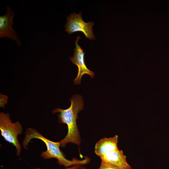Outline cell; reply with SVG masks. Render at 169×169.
Returning <instances> with one entry per match:
<instances>
[{
  "label": "cell",
  "mask_w": 169,
  "mask_h": 169,
  "mask_svg": "<svg viewBox=\"0 0 169 169\" xmlns=\"http://www.w3.org/2000/svg\"><path fill=\"white\" fill-rule=\"evenodd\" d=\"M70 106L67 109L55 108L52 111L53 114L59 112L58 115L59 122L66 124L68 132L65 137L59 141L60 146L65 147L66 145L72 143L78 146L81 143L79 132L76 120L78 118V113L83 109L84 103L82 97L78 95H73L70 98Z\"/></svg>",
  "instance_id": "6da1fadb"
},
{
  "label": "cell",
  "mask_w": 169,
  "mask_h": 169,
  "mask_svg": "<svg viewBox=\"0 0 169 169\" xmlns=\"http://www.w3.org/2000/svg\"><path fill=\"white\" fill-rule=\"evenodd\" d=\"M25 137L23 142V147L27 149V146L30 140L32 139L36 138L43 141L45 144L47 150L43 151L41 153V156L44 159L55 158L58 160L57 163L60 165H63L67 168L71 165H85L89 163L90 158L86 157L84 159L79 160L73 158L72 160L67 159L60 150V144L59 141L55 142L48 139L36 130L29 128L25 131Z\"/></svg>",
  "instance_id": "7a4b0ae2"
},
{
  "label": "cell",
  "mask_w": 169,
  "mask_h": 169,
  "mask_svg": "<svg viewBox=\"0 0 169 169\" xmlns=\"http://www.w3.org/2000/svg\"><path fill=\"white\" fill-rule=\"evenodd\" d=\"M0 130L1 135L5 140L12 143L17 150L16 155L19 156L21 147L18 139V136L22 132V127L20 123L12 122L8 113H0Z\"/></svg>",
  "instance_id": "3957f363"
},
{
  "label": "cell",
  "mask_w": 169,
  "mask_h": 169,
  "mask_svg": "<svg viewBox=\"0 0 169 169\" xmlns=\"http://www.w3.org/2000/svg\"><path fill=\"white\" fill-rule=\"evenodd\" d=\"M93 22L85 23L83 20L81 12L79 13H73L67 17V22L65 25V31L69 34L76 32H82L86 38L90 40L95 39L93 32Z\"/></svg>",
  "instance_id": "277c9868"
},
{
  "label": "cell",
  "mask_w": 169,
  "mask_h": 169,
  "mask_svg": "<svg viewBox=\"0 0 169 169\" xmlns=\"http://www.w3.org/2000/svg\"><path fill=\"white\" fill-rule=\"evenodd\" d=\"M95 153L101 160L119 169H133L126 161V157L121 150L118 149L110 150H95Z\"/></svg>",
  "instance_id": "5b68a950"
},
{
  "label": "cell",
  "mask_w": 169,
  "mask_h": 169,
  "mask_svg": "<svg viewBox=\"0 0 169 169\" xmlns=\"http://www.w3.org/2000/svg\"><path fill=\"white\" fill-rule=\"evenodd\" d=\"M81 38L78 36L75 40V48L74 49V55L69 57L70 61L78 68V73L75 78L74 80L75 84L79 85L81 82L82 76L85 74L90 75L91 78L95 76L94 73L89 69L85 64L84 61V53L79 45L78 42Z\"/></svg>",
  "instance_id": "8992f818"
},
{
  "label": "cell",
  "mask_w": 169,
  "mask_h": 169,
  "mask_svg": "<svg viewBox=\"0 0 169 169\" xmlns=\"http://www.w3.org/2000/svg\"><path fill=\"white\" fill-rule=\"evenodd\" d=\"M6 13L0 16V38H8L15 41L19 46H21L20 40L14 29L12 27L13 20L15 17L13 11L7 6Z\"/></svg>",
  "instance_id": "52a82bcc"
},
{
  "label": "cell",
  "mask_w": 169,
  "mask_h": 169,
  "mask_svg": "<svg viewBox=\"0 0 169 169\" xmlns=\"http://www.w3.org/2000/svg\"><path fill=\"white\" fill-rule=\"evenodd\" d=\"M98 169H119L118 168L113 166L105 161L101 160L99 168Z\"/></svg>",
  "instance_id": "ba28073f"
},
{
  "label": "cell",
  "mask_w": 169,
  "mask_h": 169,
  "mask_svg": "<svg viewBox=\"0 0 169 169\" xmlns=\"http://www.w3.org/2000/svg\"><path fill=\"white\" fill-rule=\"evenodd\" d=\"M8 96L5 95L0 94V107L4 108L5 105L7 103Z\"/></svg>",
  "instance_id": "9c48e42d"
},
{
  "label": "cell",
  "mask_w": 169,
  "mask_h": 169,
  "mask_svg": "<svg viewBox=\"0 0 169 169\" xmlns=\"http://www.w3.org/2000/svg\"><path fill=\"white\" fill-rule=\"evenodd\" d=\"M80 167V165H73L72 166L69 167H67L65 169H78ZM38 169H40L38 168Z\"/></svg>",
  "instance_id": "30bf717a"
},
{
  "label": "cell",
  "mask_w": 169,
  "mask_h": 169,
  "mask_svg": "<svg viewBox=\"0 0 169 169\" xmlns=\"http://www.w3.org/2000/svg\"><path fill=\"white\" fill-rule=\"evenodd\" d=\"M79 169H86L85 167H80Z\"/></svg>",
  "instance_id": "8fae6325"
}]
</instances>
